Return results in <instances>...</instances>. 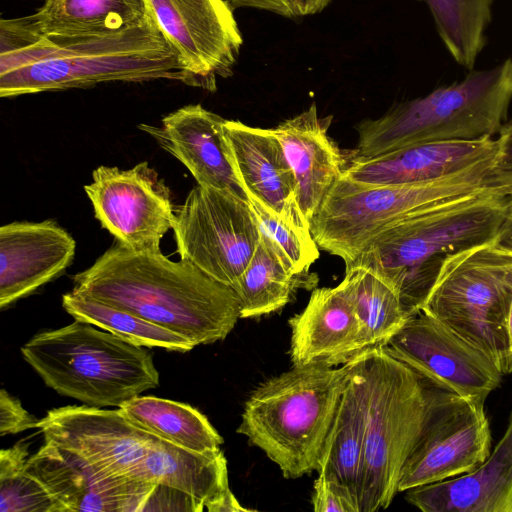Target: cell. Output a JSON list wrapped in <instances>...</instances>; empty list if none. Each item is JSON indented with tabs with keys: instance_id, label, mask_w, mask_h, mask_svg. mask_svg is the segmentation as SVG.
Listing matches in <instances>:
<instances>
[{
	"instance_id": "cell-1",
	"label": "cell",
	"mask_w": 512,
	"mask_h": 512,
	"mask_svg": "<svg viewBox=\"0 0 512 512\" xmlns=\"http://www.w3.org/2000/svg\"><path fill=\"white\" fill-rule=\"evenodd\" d=\"M180 80L177 54L155 17L109 33L43 34L30 17L0 22V96L105 82Z\"/></svg>"
},
{
	"instance_id": "cell-2",
	"label": "cell",
	"mask_w": 512,
	"mask_h": 512,
	"mask_svg": "<svg viewBox=\"0 0 512 512\" xmlns=\"http://www.w3.org/2000/svg\"><path fill=\"white\" fill-rule=\"evenodd\" d=\"M72 291L176 332L195 346L225 339L240 318L231 286L188 260L138 252L116 241L73 277Z\"/></svg>"
},
{
	"instance_id": "cell-3",
	"label": "cell",
	"mask_w": 512,
	"mask_h": 512,
	"mask_svg": "<svg viewBox=\"0 0 512 512\" xmlns=\"http://www.w3.org/2000/svg\"><path fill=\"white\" fill-rule=\"evenodd\" d=\"M506 200L507 194L486 190L423 209L379 233L345 266H363L385 279L411 317L446 259L494 242Z\"/></svg>"
},
{
	"instance_id": "cell-4",
	"label": "cell",
	"mask_w": 512,
	"mask_h": 512,
	"mask_svg": "<svg viewBox=\"0 0 512 512\" xmlns=\"http://www.w3.org/2000/svg\"><path fill=\"white\" fill-rule=\"evenodd\" d=\"M368 401L359 512L386 509L402 468L431 419L458 395L421 376L384 348L362 353Z\"/></svg>"
},
{
	"instance_id": "cell-5",
	"label": "cell",
	"mask_w": 512,
	"mask_h": 512,
	"mask_svg": "<svg viewBox=\"0 0 512 512\" xmlns=\"http://www.w3.org/2000/svg\"><path fill=\"white\" fill-rule=\"evenodd\" d=\"M323 364L293 366L250 394L236 432L260 448L287 479L318 470L321 452L349 375Z\"/></svg>"
},
{
	"instance_id": "cell-6",
	"label": "cell",
	"mask_w": 512,
	"mask_h": 512,
	"mask_svg": "<svg viewBox=\"0 0 512 512\" xmlns=\"http://www.w3.org/2000/svg\"><path fill=\"white\" fill-rule=\"evenodd\" d=\"M512 100V58L429 94L393 105L357 126L351 158H370L405 146L437 141H470L502 127Z\"/></svg>"
},
{
	"instance_id": "cell-7",
	"label": "cell",
	"mask_w": 512,
	"mask_h": 512,
	"mask_svg": "<svg viewBox=\"0 0 512 512\" xmlns=\"http://www.w3.org/2000/svg\"><path fill=\"white\" fill-rule=\"evenodd\" d=\"M21 354L48 387L88 406L120 407L159 385L145 347L76 319L36 334Z\"/></svg>"
},
{
	"instance_id": "cell-8",
	"label": "cell",
	"mask_w": 512,
	"mask_h": 512,
	"mask_svg": "<svg viewBox=\"0 0 512 512\" xmlns=\"http://www.w3.org/2000/svg\"><path fill=\"white\" fill-rule=\"evenodd\" d=\"M493 160L438 181L402 185H366L342 175L310 222L319 249L352 260L379 233L431 206L491 190L484 181Z\"/></svg>"
},
{
	"instance_id": "cell-9",
	"label": "cell",
	"mask_w": 512,
	"mask_h": 512,
	"mask_svg": "<svg viewBox=\"0 0 512 512\" xmlns=\"http://www.w3.org/2000/svg\"><path fill=\"white\" fill-rule=\"evenodd\" d=\"M511 297L512 255L485 244L446 259L421 311L481 350L507 375L512 372Z\"/></svg>"
},
{
	"instance_id": "cell-10",
	"label": "cell",
	"mask_w": 512,
	"mask_h": 512,
	"mask_svg": "<svg viewBox=\"0 0 512 512\" xmlns=\"http://www.w3.org/2000/svg\"><path fill=\"white\" fill-rule=\"evenodd\" d=\"M180 259L232 286L261 238L248 200L196 185L174 207L172 223Z\"/></svg>"
},
{
	"instance_id": "cell-11",
	"label": "cell",
	"mask_w": 512,
	"mask_h": 512,
	"mask_svg": "<svg viewBox=\"0 0 512 512\" xmlns=\"http://www.w3.org/2000/svg\"><path fill=\"white\" fill-rule=\"evenodd\" d=\"M84 190L95 218L116 241L138 252H161L175 206L170 189L147 162L131 169L101 165Z\"/></svg>"
},
{
	"instance_id": "cell-12",
	"label": "cell",
	"mask_w": 512,
	"mask_h": 512,
	"mask_svg": "<svg viewBox=\"0 0 512 512\" xmlns=\"http://www.w3.org/2000/svg\"><path fill=\"white\" fill-rule=\"evenodd\" d=\"M177 54L183 82L210 91L229 77L243 39L225 0H147Z\"/></svg>"
},
{
	"instance_id": "cell-13",
	"label": "cell",
	"mask_w": 512,
	"mask_h": 512,
	"mask_svg": "<svg viewBox=\"0 0 512 512\" xmlns=\"http://www.w3.org/2000/svg\"><path fill=\"white\" fill-rule=\"evenodd\" d=\"M384 350L421 376L474 403L484 404L504 376L485 353L423 311L408 318Z\"/></svg>"
},
{
	"instance_id": "cell-14",
	"label": "cell",
	"mask_w": 512,
	"mask_h": 512,
	"mask_svg": "<svg viewBox=\"0 0 512 512\" xmlns=\"http://www.w3.org/2000/svg\"><path fill=\"white\" fill-rule=\"evenodd\" d=\"M44 442L73 451L102 472L148 481L146 461L159 437L131 422L121 410L88 405L51 409L38 421Z\"/></svg>"
},
{
	"instance_id": "cell-15",
	"label": "cell",
	"mask_w": 512,
	"mask_h": 512,
	"mask_svg": "<svg viewBox=\"0 0 512 512\" xmlns=\"http://www.w3.org/2000/svg\"><path fill=\"white\" fill-rule=\"evenodd\" d=\"M484 404L458 398L427 424L406 459L398 492L469 473L491 453Z\"/></svg>"
},
{
	"instance_id": "cell-16",
	"label": "cell",
	"mask_w": 512,
	"mask_h": 512,
	"mask_svg": "<svg viewBox=\"0 0 512 512\" xmlns=\"http://www.w3.org/2000/svg\"><path fill=\"white\" fill-rule=\"evenodd\" d=\"M27 469L60 512H142L157 486L110 476L73 451L47 442L29 456Z\"/></svg>"
},
{
	"instance_id": "cell-17",
	"label": "cell",
	"mask_w": 512,
	"mask_h": 512,
	"mask_svg": "<svg viewBox=\"0 0 512 512\" xmlns=\"http://www.w3.org/2000/svg\"><path fill=\"white\" fill-rule=\"evenodd\" d=\"M223 135L227 156L247 198L257 199L284 221L311 234L298 204L293 172L273 129L225 120Z\"/></svg>"
},
{
	"instance_id": "cell-18",
	"label": "cell",
	"mask_w": 512,
	"mask_h": 512,
	"mask_svg": "<svg viewBox=\"0 0 512 512\" xmlns=\"http://www.w3.org/2000/svg\"><path fill=\"white\" fill-rule=\"evenodd\" d=\"M76 242L57 222L15 221L0 227V308L59 276L72 263Z\"/></svg>"
},
{
	"instance_id": "cell-19",
	"label": "cell",
	"mask_w": 512,
	"mask_h": 512,
	"mask_svg": "<svg viewBox=\"0 0 512 512\" xmlns=\"http://www.w3.org/2000/svg\"><path fill=\"white\" fill-rule=\"evenodd\" d=\"M496 151L492 137L418 143L370 158H350L341 175L366 185L427 183L492 160Z\"/></svg>"
},
{
	"instance_id": "cell-20",
	"label": "cell",
	"mask_w": 512,
	"mask_h": 512,
	"mask_svg": "<svg viewBox=\"0 0 512 512\" xmlns=\"http://www.w3.org/2000/svg\"><path fill=\"white\" fill-rule=\"evenodd\" d=\"M225 120L191 104L166 115L160 127L140 124L138 128L184 164L198 185L248 200L227 156Z\"/></svg>"
},
{
	"instance_id": "cell-21",
	"label": "cell",
	"mask_w": 512,
	"mask_h": 512,
	"mask_svg": "<svg viewBox=\"0 0 512 512\" xmlns=\"http://www.w3.org/2000/svg\"><path fill=\"white\" fill-rule=\"evenodd\" d=\"M293 366L343 365L362 353L361 326L346 283L316 288L289 320Z\"/></svg>"
},
{
	"instance_id": "cell-22",
	"label": "cell",
	"mask_w": 512,
	"mask_h": 512,
	"mask_svg": "<svg viewBox=\"0 0 512 512\" xmlns=\"http://www.w3.org/2000/svg\"><path fill=\"white\" fill-rule=\"evenodd\" d=\"M332 119L331 115L319 117L313 103L273 128L295 178L300 210L309 224L347 162L328 135Z\"/></svg>"
},
{
	"instance_id": "cell-23",
	"label": "cell",
	"mask_w": 512,
	"mask_h": 512,
	"mask_svg": "<svg viewBox=\"0 0 512 512\" xmlns=\"http://www.w3.org/2000/svg\"><path fill=\"white\" fill-rule=\"evenodd\" d=\"M423 512H508L512 501V412L504 435L473 471L407 490Z\"/></svg>"
},
{
	"instance_id": "cell-24",
	"label": "cell",
	"mask_w": 512,
	"mask_h": 512,
	"mask_svg": "<svg viewBox=\"0 0 512 512\" xmlns=\"http://www.w3.org/2000/svg\"><path fill=\"white\" fill-rule=\"evenodd\" d=\"M367 401V377L361 353L349 361L348 379L317 470L318 474L345 488L357 502L366 436Z\"/></svg>"
},
{
	"instance_id": "cell-25",
	"label": "cell",
	"mask_w": 512,
	"mask_h": 512,
	"mask_svg": "<svg viewBox=\"0 0 512 512\" xmlns=\"http://www.w3.org/2000/svg\"><path fill=\"white\" fill-rule=\"evenodd\" d=\"M146 472L148 481L185 493L202 511H209L230 489L221 449L197 453L159 439L147 458Z\"/></svg>"
},
{
	"instance_id": "cell-26",
	"label": "cell",
	"mask_w": 512,
	"mask_h": 512,
	"mask_svg": "<svg viewBox=\"0 0 512 512\" xmlns=\"http://www.w3.org/2000/svg\"><path fill=\"white\" fill-rule=\"evenodd\" d=\"M43 34L109 33L154 17L147 0H44L31 16Z\"/></svg>"
},
{
	"instance_id": "cell-27",
	"label": "cell",
	"mask_w": 512,
	"mask_h": 512,
	"mask_svg": "<svg viewBox=\"0 0 512 512\" xmlns=\"http://www.w3.org/2000/svg\"><path fill=\"white\" fill-rule=\"evenodd\" d=\"M317 282V275L309 271L295 274L261 235L246 269L231 287L238 298L240 318H251L278 311L297 289L314 288Z\"/></svg>"
},
{
	"instance_id": "cell-28",
	"label": "cell",
	"mask_w": 512,
	"mask_h": 512,
	"mask_svg": "<svg viewBox=\"0 0 512 512\" xmlns=\"http://www.w3.org/2000/svg\"><path fill=\"white\" fill-rule=\"evenodd\" d=\"M118 408L138 427L181 448L210 453L223 443L206 416L188 404L138 395Z\"/></svg>"
},
{
	"instance_id": "cell-29",
	"label": "cell",
	"mask_w": 512,
	"mask_h": 512,
	"mask_svg": "<svg viewBox=\"0 0 512 512\" xmlns=\"http://www.w3.org/2000/svg\"><path fill=\"white\" fill-rule=\"evenodd\" d=\"M345 267L343 281L360 322L362 353L384 348L410 317L398 293L385 279L363 266Z\"/></svg>"
},
{
	"instance_id": "cell-30",
	"label": "cell",
	"mask_w": 512,
	"mask_h": 512,
	"mask_svg": "<svg viewBox=\"0 0 512 512\" xmlns=\"http://www.w3.org/2000/svg\"><path fill=\"white\" fill-rule=\"evenodd\" d=\"M62 306L74 319L92 324L138 346L182 353L195 347L190 340L176 332L73 291L62 296Z\"/></svg>"
},
{
	"instance_id": "cell-31",
	"label": "cell",
	"mask_w": 512,
	"mask_h": 512,
	"mask_svg": "<svg viewBox=\"0 0 512 512\" xmlns=\"http://www.w3.org/2000/svg\"><path fill=\"white\" fill-rule=\"evenodd\" d=\"M428 7L453 59L472 70L482 51L494 0H418Z\"/></svg>"
},
{
	"instance_id": "cell-32",
	"label": "cell",
	"mask_w": 512,
	"mask_h": 512,
	"mask_svg": "<svg viewBox=\"0 0 512 512\" xmlns=\"http://www.w3.org/2000/svg\"><path fill=\"white\" fill-rule=\"evenodd\" d=\"M28 444L0 451V512H60L44 485L27 469Z\"/></svg>"
},
{
	"instance_id": "cell-33",
	"label": "cell",
	"mask_w": 512,
	"mask_h": 512,
	"mask_svg": "<svg viewBox=\"0 0 512 512\" xmlns=\"http://www.w3.org/2000/svg\"><path fill=\"white\" fill-rule=\"evenodd\" d=\"M248 203L258 228L284 263L295 273L308 272L319 258V247L311 234H306L281 219L260 201L248 196Z\"/></svg>"
},
{
	"instance_id": "cell-34",
	"label": "cell",
	"mask_w": 512,
	"mask_h": 512,
	"mask_svg": "<svg viewBox=\"0 0 512 512\" xmlns=\"http://www.w3.org/2000/svg\"><path fill=\"white\" fill-rule=\"evenodd\" d=\"M497 151L485 177V187L508 194L512 192V121L502 125L496 139Z\"/></svg>"
},
{
	"instance_id": "cell-35",
	"label": "cell",
	"mask_w": 512,
	"mask_h": 512,
	"mask_svg": "<svg viewBox=\"0 0 512 512\" xmlns=\"http://www.w3.org/2000/svg\"><path fill=\"white\" fill-rule=\"evenodd\" d=\"M311 502L315 512H359L356 499L323 474H318L314 482Z\"/></svg>"
},
{
	"instance_id": "cell-36",
	"label": "cell",
	"mask_w": 512,
	"mask_h": 512,
	"mask_svg": "<svg viewBox=\"0 0 512 512\" xmlns=\"http://www.w3.org/2000/svg\"><path fill=\"white\" fill-rule=\"evenodd\" d=\"M233 8H253L272 12L287 18L317 14L331 0H228Z\"/></svg>"
},
{
	"instance_id": "cell-37",
	"label": "cell",
	"mask_w": 512,
	"mask_h": 512,
	"mask_svg": "<svg viewBox=\"0 0 512 512\" xmlns=\"http://www.w3.org/2000/svg\"><path fill=\"white\" fill-rule=\"evenodd\" d=\"M38 421L29 414L20 401L5 389L0 392V434H16L31 428H37Z\"/></svg>"
},
{
	"instance_id": "cell-38",
	"label": "cell",
	"mask_w": 512,
	"mask_h": 512,
	"mask_svg": "<svg viewBox=\"0 0 512 512\" xmlns=\"http://www.w3.org/2000/svg\"><path fill=\"white\" fill-rule=\"evenodd\" d=\"M492 244L512 255V192L507 194L504 216Z\"/></svg>"
},
{
	"instance_id": "cell-39",
	"label": "cell",
	"mask_w": 512,
	"mask_h": 512,
	"mask_svg": "<svg viewBox=\"0 0 512 512\" xmlns=\"http://www.w3.org/2000/svg\"><path fill=\"white\" fill-rule=\"evenodd\" d=\"M250 509L243 507L232 491L228 489L222 497L211 507L209 512H250Z\"/></svg>"
},
{
	"instance_id": "cell-40",
	"label": "cell",
	"mask_w": 512,
	"mask_h": 512,
	"mask_svg": "<svg viewBox=\"0 0 512 512\" xmlns=\"http://www.w3.org/2000/svg\"><path fill=\"white\" fill-rule=\"evenodd\" d=\"M507 334H508L509 348L512 353V297H511L509 310H508V317H507Z\"/></svg>"
},
{
	"instance_id": "cell-41",
	"label": "cell",
	"mask_w": 512,
	"mask_h": 512,
	"mask_svg": "<svg viewBox=\"0 0 512 512\" xmlns=\"http://www.w3.org/2000/svg\"><path fill=\"white\" fill-rule=\"evenodd\" d=\"M508 512H512V501H511V503L509 505Z\"/></svg>"
}]
</instances>
